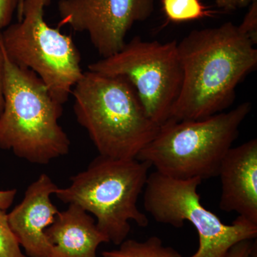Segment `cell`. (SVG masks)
I'll list each match as a JSON object with an SVG mask.
<instances>
[{
  "label": "cell",
  "instance_id": "20",
  "mask_svg": "<svg viewBox=\"0 0 257 257\" xmlns=\"http://www.w3.org/2000/svg\"><path fill=\"white\" fill-rule=\"evenodd\" d=\"M216 4L225 11H234L251 5L252 0H215Z\"/></svg>",
  "mask_w": 257,
  "mask_h": 257
},
{
  "label": "cell",
  "instance_id": "24",
  "mask_svg": "<svg viewBox=\"0 0 257 257\" xmlns=\"http://www.w3.org/2000/svg\"><path fill=\"white\" fill-rule=\"evenodd\" d=\"M257 2V0H252V3H256Z\"/></svg>",
  "mask_w": 257,
  "mask_h": 257
},
{
  "label": "cell",
  "instance_id": "2",
  "mask_svg": "<svg viewBox=\"0 0 257 257\" xmlns=\"http://www.w3.org/2000/svg\"><path fill=\"white\" fill-rule=\"evenodd\" d=\"M71 95L77 121L87 130L101 156L136 159L160 130L123 76L88 70L83 72Z\"/></svg>",
  "mask_w": 257,
  "mask_h": 257
},
{
  "label": "cell",
  "instance_id": "12",
  "mask_svg": "<svg viewBox=\"0 0 257 257\" xmlns=\"http://www.w3.org/2000/svg\"><path fill=\"white\" fill-rule=\"evenodd\" d=\"M45 232L50 244L48 257H97L98 246L109 242L92 216L74 204L59 211Z\"/></svg>",
  "mask_w": 257,
  "mask_h": 257
},
{
  "label": "cell",
  "instance_id": "6",
  "mask_svg": "<svg viewBox=\"0 0 257 257\" xmlns=\"http://www.w3.org/2000/svg\"><path fill=\"white\" fill-rule=\"evenodd\" d=\"M51 0H25L21 15L0 33L8 59L43 81L51 95L63 105L82 77L81 56L72 37L50 27L45 9Z\"/></svg>",
  "mask_w": 257,
  "mask_h": 257
},
{
  "label": "cell",
  "instance_id": "19",
  "mask_svg": "<svg viewBox=\"0 0 257 257\" xmlns=\"http://www.w3.org/2000/svg\"><path fill=\"white\" fill-rule=\"evenodd\" d=\"M5 51L0 40V114L5 105Z\"/></svg>",
  "mask_w": 257,
  "mask_h": 257
},
{
  "label": "cell",
  "instance_id": "23",
  "mask_svg": "<svg viewBox=\"0 0 257 257\" xmlns=\"http://www.w3.org/2000/svg\"><path fill=\"white\" fill-rule=\"evenodd\" d=\"M248 257H257V246L253 248V251H251V254Z\"/></svg>",
  "mask_w": 257,
  "mask_h": 257
},
{
  "label": "cell",
  "instance_id": "10",
  "mask_svg": "<svg viewBox=\"0 0 257 257\" xmlns=\"http://www.w3.org/2000/svg\"><path fill=\"white\" fill-rule=\"evenodd\" d=\"M58 188L50 176L42 174L29 186L23 201L8 214L10 229L30 257L49 256L45 231L59 212L51 201Z\"/></svg>",
  "mask_w": 257,
  "mask_h": 257
},
{
  "label": "cell",
  "instance_id": "11",
  "mask_svg": "<svg viewBox=\"0 0 257 257\" xmlns=\"http://www.w3.org/2000/svg\"><path fill=\"white\" fill-rule=\"evenodd\" d=\"M218 177L221 210L237 213L257 224L256 139L231 147L221 162Z\"/></svg>",
  "mask_w": 257,
  "mask_h": 257
},
{
  "label": "cell",
  "instance_id": "18",
  "mask_svg": "<svg viewBox=\"0 0 257 257\" xmlns=\"http://www.w3.org/2000/svg\"><path fill=\"white\" fill-rule=\"evenodd\" d=\"M256 246V239L243 240L233 246L226 257H248Z\"/></svg>",
  "mask_w": 257,
  "mask_h": 257
},
{
  "label": "cell",
  "instance_id": "16",
  "mask_svg": "<svg viewBox=\"0 0 257 257\" xmlns=\"http://www.w3.org/2000/svg\"><path fill=\"white\" fill-rule=\"evenodd\" d=\"M244 36L247 37L253 45L257 43V2L251 3L247 14L242 23L238 26Z\"/></svg>",
  "mask_w": 257,
  "mask_h": 257
},
{
  "label": "cell",
  "instance_id": "9",
  "mask_svg": "<svg viewBox=\"0 0 257 257\" xmlns=\"http://www.w3.org/2000/svg\"><path fill=\"white\" fill-rule=\"evenodd\" d=\"M155 0H60V25L87 32L102 58L117 53L126 45L135 23L151 16Z\"/></svg>",
  "mask_w": 257,
  "mask_h": 257
},
{
  "label": "cell",
  "instance_id": "3",
  "mask_svg": "<svg viewBox=\"0 0 257 257\" xmlns=\"http://www.w3.org/2000/svg\"><path fill=\"white\" fill-rule=\"evenodd\" d=\"M5 105L0 114V149L38 165H47L67 155L70 140L58 122L63 111L62 104L52 97L35 72L18 67L5 52Z\"/></svg>",
  "mask_w": 257,
  "mask_h": 257
},
{
  "label": "cell",
  "instance_id": "7",
  "mask_svg": "<svg viewBox=\"0 0 257 257\" xmlns=\"http://www.w3.org/2000/svg\"><path fill=\"white\" fill-rule=\"evenodd\" d=\"M202 182L199 178H171L155 171L147 178L144 207L157 222L181 228L186 221L194 226L199 245L190 257H226L236 243L256 239L257 224L239 216L231 224L223 223L201 203L197 189Z\"/></svg>",
  "mask_w": 257,
  "mask_h": 257
},
{
  "label": "cell",
  "instance_id": "15",
  "mask_svg": "<svg viewBox=\"0 0 257 257\" xmlns=\"http://www.w3.org/2000/svg\"><path fill=\"white\" fill-rule=\"evenodd\" d=\"M5 211L0 210V257H27L10 229Z\"/></svg>",
  "mask_w": 257,
  "mask_h": 257
},
{
  "label": "cell",
  "instance_id": "13",
  "mask_svg": "<svg viewBox=\"0 0 257 257\" xmlns=\"http://www.w3.org/2000/svg\"><path fill=\"white\" fill-rule=\"evenodd\" d=\"M117 249L103 251V257H182L170 246L163 244L162 239L151 236L144 241L126 239Z\"/></svg>",
  "mask_w": 257,
  "mask_h": 257
},
{
  "label": "cell",
  "instance_id": "21",
  "mask_svg": "<svg viewBox=\"0 0 257 257\" xmlns=\"http://www.w3.org/2000/svg\"><path fill=\"white\" fill-rule=\"evenodd\" d=\"M16 194V189L0 190V210L6 211L9 209L14 202Z\"/></svg>",
  "mask_w": 257,
  "mask_h": 257
},
{
  "label": "cell",
  "instance_id": "1",
  "mask_svg": "<svg viewBox=\"0 0 257 257\" xmlns=\"http://www.w3.org/2000/svg\"><path fill=\"white\" fill-rule=\"evenodd\" d=\"M183 81L170 119L199 120L232 104L236 88L257 66V50L238 26L193 30L177 43Z\"/></svg>",
  "mask_w": 257,
  "mask_h": 257
},
{
  "label": "cell",
  "instance_id": "17",
  "mask_svg": "<svg viewBox=\"0 0 257 257\" xmlns=\"http://www.w3.org/2000/svg\"><path fill=\"white\" fill-rule=\"evenodd\" d=\"M18 3L19 0H0V30H4L12 23Z\"/></svg>",
  "mask_w": 257,
  "mask_h": 257
},
{
  "label": "cell",
  "instance_id": "8",
  "mask_svg": "<svg viewBox=\"0 0 257 257\" xmlns=\"http://www.w3.org/2000/svg\"><path fill=\"white\" fill-rule=\"evenodd\" d=\"M88 67L97 73L126 77L150 119L160 126L170 119L183 81L176 40L162 43L135 37L117 53Z\"/></svg>",
  "mask_w": 257,
  "mask_h": 257
},
{
  "label": "cell",
  "instance_id": "22",
  "mask_svg": "<svg viewBox=\"0 0 257 257\" xmlns=\"http://www.w3.org/2000/svg\"><path fill=\"white\" fill-rule=\"evenodd\" d=\"M25 0H19L18 9H17V15H18V20L20 18L21 15L22 9H23V3Z\"/></svg>",
  "mask_w": 257,
  "mask_h": 257
},
{
  "label": "cell",
  "instance_id": "5",
  "mask_svg": "<svg viewBox=\"0 0 257 257\" xmlns=\"http://www.w3.org/2000/svg\"><path fill=\"white\" fill-rule=\"evenodd\" d=\"M150 163L138 159L96 157L87 168L71 177V184L58 188L56 197L95 216L99 231L109 242L121 244L130 234V221L146 227L149 219L138 207L146 185Z\"/></svg>",
  "mask_w": 257,
  "mask_h": 257
},
{
  "label": "cell",
  "instance_id": "14",
  "mask_svg": "<svg viewBox=\"0 0 257 257\" xmlns=\"http://www.w3.org/2000/svg\"><path fill=\"white\" fill-rule=\"evenodd\" d=\"M162 4L167 20L175 23L200 20L214 14L200 0H162Z\"/></svg>",
  "mask_w": 257,
  "mask_h": 257
},
{
  "label": "cell",
  "instance_id": "4",
  "mask_svg": "<svg viewBox=\"0 0 257 257\" xmlns=\"http://www.w3.org/2000/svg\"><path fill=\"white\" fill-rule=\"evenodd\" d=\"M251 109L246 101L206 119L168 120L136 159L177 179L217 177L223 159Z\"/></svg>",
  "mask_w": 257,
  "mask_h": 257
}]
</instances>
